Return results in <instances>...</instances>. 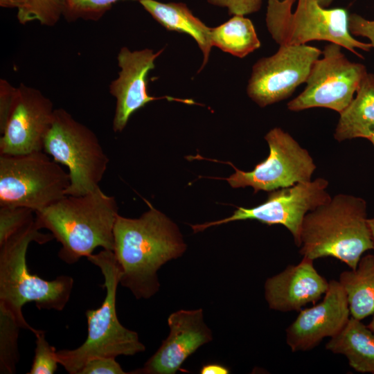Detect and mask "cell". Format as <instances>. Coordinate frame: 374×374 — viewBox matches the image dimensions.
<instances>
[{"instance_id":"obj_1","label":"cell","mask_w":374,"mask_h":374,"mask_svg":"<svg viewBox=\"0 0 374 374\" xmlns=\"http://www.w3.org/2000/svg\"><path fill=\"white\" fill-rule=\"evenodd\" d=\"M138 218L118 215L113 252L121 269L120 284L137 299H149L160 288L157 272L181 256L186 244L178 226L148 203Z\"/></svg>"},{"instance_id":"obj_2","label":"cell","mask_w":374,"mask_h":374,"mask_svg":"<svg viewBox=\"0 0 374 374\" xmlns=\"http://www.w3.org/2000/svg\"><path fill=\"white\" fill-rule=\"evenodd\" d=\"M118 215L114 197L100 187L83 195H65L35 213L39 228L48 230L61 244L59 258L69 265L97 247L113 251Z\"/></svg>"},{"instance_id":"obj_3","label":"cell","mask_w":374,"mask_h":374,"mask_svg":"<svg viewBox=\"0 0 374 374\" xmlns=\"http://www.w3.org/2000/svg\"><path fill=\"white\" fill-rule=\"evenodd\" d=\"M367 204L359 197L338 194L304 217L299 253L313 260L332 257L356 269L363 253L374 249Z\"/></svg>"},{"instance_id":"obj_4","label":"cell","mask_w":374,"mask_h":374,"mask_svg":"<svg viewBox=\"0 0 374 374\" xmlns=\"http://www.w3.org/2000/svg\"><path fill=\"white\" fill-rule=\"evenodd\" d=\"M35 220L0 244V306L10 311L22 329L35 331L26 321L22 307L35 303L39 310L62 311L69 301L73 278L59 276L46 280L30 273L26 253L30 242L44 244L54 238L39 232Z\"/></svg>"},{"instance_id":"obj_5","label":"cell","mask_w":374,"mask_h":374,"mask_svg":"<svg viewBox=\"0 0 374 374\" xmlns=\"http://www.w3.org/2000/svg\"><path fill=\"white\" fill-rule=\"evenodd\" d=\"M87 258L100 268L106 294L98 308L85 312L88 333L84 342L76 348L56 352L59 364L70 374H78L84 364L94 357L132 356L145 350L138 333L123 326L117 317L116 291L121 271L114 253L103 249Z\"/></svg>"},{"instance_id":"obj_6","label":"cell","mask_w":374,"mask_h":374,"mask_svg":"<svg viewBox=\"0 0 374 374\" xmlns=\"http://www.w3.org/2000/svg\"><path fill=\"white\" fill-rule=\"evenodd\" d=\"M346 9H328L317 0H268L265 22L279 46L302 45L319 40L335 43L361 58L355 48L369 51L372 45L354 38Z\"/></svg>"},{"instance_id":"obj_7","label":"cell","mask_w":374,"mask_h":374,"mask_svg":"<svg viewBox=\"0 0 374 374\" xmlns=\"http://www.w3.org/2000/svg\"><path fill=\"white\" fill-rule=\"evenodd\" d=\"M43 151L67 167L66 195H83L98 188L109 163L96 134L62 108L55 109Z\"/></svg>"},{"instance_id":"obj_8","label":"cell","mask_w":374,"mask_h":374,"mask_svg":"<svg viewBox=\"0 0 374 374\" xmlns=\"http://www.w3.org/2000/svg\"><path fill=\"white\" fill-rule=\"evenodd\" d=\"M69 173L44 151L0 154V206H21L35 213L66 195Z\"/></svg>"},{"instance_id":"obj_9","label":"cell","mask_w":374,"mask_h":374,"mask_svg":"<svg viewBox=\"0 0 374 374\" xmlns=\"http://www.w3.org/2000/svg\"><path fill=\"white\" fill-rule=\"evenodd\" d=\"M321 55L314 62L304 90L287 103L289 110L324 107L340 114L353 100L367 73L366 66L350 62L335 43L327 44Z\"/></svg>"},{"instance_id":"obj_10","label":"cell","mask_w":374,"mask_h":374,"mask_svg":"<svg viewBox=\"0 0 374 374\" xmlns=\"http://www.w3.org/2000/svg\"><path fill=\"white\" fill-rule=\"evenodd\" d=\"M328 181L323 178L299 182L292 186L270 191L267 200L252 208L238 207L226 218L191 225L194 233L231 222L254 220L261 223L281 224L292 234L295 244L301 246L302 224L305 215L328 202L331 197L326 189Z\"/></svg>"},{"instance_id":"obj_11","label":"cell","mask_w":374,"mask_h":374,"mask_svg":"<svg viewBox=\"0 0 374 374\" xmlns=\"http://www.w3.org/2000/svg\"><path fill=\"white\" fill-rule=\"evenodd\" d=\"M269 148L268 157L253 170H240L232 163L235 172L224 178L232 188L251 187L254 193L270 192L311 181L316 170L313 159L307 150L280 127L270 130L265 136Z\"/></svg>"},{"instance_id":"obj_12","label":"cell","mask_w":374,"mask_h":374,"mask_svg":"<svg viewBox=\"0 0 374 374\" xmlns=\"http://www.w3.org/2000/svg\"><path fill=\"white\" fill-rule=\"evenodd\" d=\"M322 54L308 44L280 46L276 53L253 66L247 93L261 107L289 98L306 82L314 62Z\"/></svg>"},{"instance_id":"obj_13","label":"cell","mask_w":374,"mask_h":374,"mask_svg":"<svg viewBox=\"0 0 374 374\" xmlns=\"http://www.w3.org/2000/svg\"><path fill=\"white\" fill-rule=\"evenodd\" d=\"M55 109L51 100L39 90L20 84L10 116L1 132L0 154L43 151Z\"/></svg>"},{"instance_id":"obj_14","label":"cell","mask_w":374,"mask_h":374,"mask_svg":"<svg viewBox=\"0 0 374 374\" xmlns=\"http://www.w3.org/2000/svg\"><path fill=\"white\" fill-rule=\"evenodd\" d=\"M169 335L160 347L131 374H175L199 347L213 340L202 308L179 310L168 318Z\"/></svg>"},{"instance_id":"obj_15","label":"cell","mask_w":374,"mask_h":374,"mask_svg":"<svg viewBox=\"0 0 374 374\" xmlns=\"http://www.w3.org/2000/svg\"><path fill=\"white\" fill-rule=\"evenodd\" d=\"M350 314L344 288L339 280H330L323 300L300 310L287 328L286 343L292 352L310 350L324 338L337 335L348 323Z\"/></svg>"},{"instance_id":"obj_16","label":"cell","mask_w":374,"mask_h":374,"mask_svg":"<svg viewBox=\"0 0 374 374\" xmlns=\"http://www.w3.org/2000/svg\"><path fill=\"white\" fill-rule=\"evenodd\" d=\"M164 48L154 52L150 48L130 51L122 47L117 55L121 69L118 76L109 87V93L116 98V105L112 121L114 132H121L131 116L151 101L168 97L149 95L148 75L155 67V60Z\"/></svg>"},{"instance_id":"obj_17","label":"cell","mask_w":374,"mask_h":374,"mask_svg":"<svg viewBox=\"0 0 374 374\" xmlns=\"http://www.w3.org/2000/svg\"><path fill=\"white\" fill-rule=\"evenodd\" d=\"M313 262L303 257L297 265H288L265 280L264 296L271 310L299 311L308 303L314 304L325 294L329 282L317 271Z\"/></svg>"},{"instance_id":"obj_18","label":"cell","mask_w":374,"mask_h":374,"mask_svg":"<svg viewBox=\"0 0 374 374\" xmlns=\"http://www.w3.org/2000/svg\"><path fill=\"white\" fill-rule=\"evenodd\" d=\"M143 8L162 26L170 31L189 35L203 54L199 72L207 64L211 48V28L195 17L184 3H162L156 0H139Z\"/></svg>"},{"instance_id":"obj_19","label":"cell","mask_w":374,"mask_h":374,"mask_svg":"<svg viewBox=\"0 0 374 374\" xmlns=\"http://www.w3.org/2000/svg\"><path fill=\"white\" fill-rule=\"evenodd\" d=\"M325 347L334 354L345 356L357 372L374 374V332L361 320L351 317Z\"/></svg>"},{"instance_id":"obj_20","label":"cell","mask_w":374,"mask_h":374,"mask_svg":"<svg viewBox=\"0 0 374 374\" xmlns=\"http://www.w3.org/2000/svg\"><path fill=\"white\" fill-rule=\"evenodd\" d=\"M334 137L339 141L368 139L374 134V75L363 78L348 106L339 114Z\"/></svg>"},{"instance_id":"obj_21","label":"cell","mask_w":374,"mask_h":374,"mask_svg":"<svg viewBox=\"0 0 374 374\" xmlns=\"http://www.w3.org/2000/svg\"><path fill=\"white\" fill-rule=\"evenodd\" d=\"M339 282L352 317L362 321L374 314V255L362 256L356 269L341 273Z\"/></svg>"},{"instance_id":"obj_22","label":"cell","mask_w":374,"mask_h":374,"mask_svg":"<svg viewBox=\"0 0 374 374\" xmlns=\"http://www.w3.org/2000/svg\"><path fill=\"white\" fill-rule=\"evenodd\" d=\"M211 39L213 46L240 58L260 47L253 23L241 15H233L224 24L211 28Z\"/></svg>"},{"instance_id":"obj_23","label":"cell","mask_w":374,"mask_h":374,"mask_svg":"<svg viewBox=\"0 0 374 374\" xmlns=\"http://www.w3.org/2000/svg\"><path fill=\"white\" fill-rule=\"evenodd\" d=\"M22 328L15 316L0 306V373L12 374L16 372L19 360L18 337Z\"/></svg>"},{"instance_id":"obj_24","label":"cell","mask_w":374,"mask_h":374,"mask_svg":"<svg viewBox=\"0 0 374 374\" xmlns=\"http://www.w3.org/2000/svg\"><path fill=\"white\" fill-rule=\"evenodd\" d=\"M64 0H22L17 17L21 24L37 21L41 25L55 26L62 16Z\"/></svg>"},{"instance_id":"obj_25","label":"cell","mask_w":374,"mask_h":374,"mask_svg":"<svg viewBox=\"0 0 374 374\" xmlns=\"http://www.w3.org/2000/svg\"><path fill=\"white\" fill-rule=\"evenodd\" d=\"M119 1L124 0H64L62 17L69 22L98 21Z\"/></svg>"},{"instance_id":"obj_26","label":"cell","mask_w":374,"mask_h":374,"mask_svg":"<svg viewBox=\"0 0 374 374\" xmlns=\"http://www.w3.org/2000/svg\"><path fill=\"white\" fill-rule=\"evenodd\" d=\"M35 213L26 207L0 206V244L33 222Z\"/></svg>"},{"instance_id":"obj_27","label":"cell","mask_w":374,"mask_h":374,"mask_svg":"<svg viewBox=\"0 0 374 374\" xmlns=\"http://www.w3.org/2000/svg\"><path fill=\"white\" fill-rule=\"evenodd\" d=\"M35 356L28 374H53L59 364L57 350L45 338L43 330L36 329Z\"/></svg>"},{"instance_id":"obj_28","label":"cell","mask_w":374,"mask_h":374,"mask_svg":"<svg viewBox=\"0 0 374 374\" xmlns=\"http://www.w3.org/2000/svg\"><path fill=\"white\" fill-rule=\"evenodd\" d=\"M114 357L98 356L89 359L78 374H126Z\"/></svg>"},{"instance_id":"obj_29","label":"cell","mask_w":374,"mask_h":374,"mask_svg":"<svg viewBox=\"0 0 374 374\" xmlns=\"http://www.w3.org/2000/svg\"><path fill=\"white\" fill-rule=\"evenodd\" d=\"M214 6L225 7L229 15L244 16L258 12L262 0H207Z\"/></svg>"},{"instance_id":"obj_30","label":"cell","mask_w":374,"mask_h":374,"mask_svg":"<svg viewBox=\"0 0 374 374\" xmlns=\"http://www.w3.org/2000/svg\"><path fill=\"white\" fill-rule=\"evenodd\" d=\"M17 87H14L7 80H0V132L10 116L13 105Z\"/></svg>"},{"instance_id":"obj_31","label":"cell","mask_w":374,"mask_h":374,"mask_svg":"<svg viewBox=\"0 0 374 374\" xmlns=\"http://www.w3.org/2000/svg\"><path fill=\"white\" fill-rule=\"evenodd\" d=\"M348 29L352 35L367 37L374 48V20H368L352 13L348 17Z\"/></svg>"},{"instance_id":"obj_32","label":"cell","mask_w":374,"mask_h":374,"mask_svg":"<svg viewBox=\"0 0 374 374\" xmlns=\"http://www.w3.org/2000/svg\"><path fill=\"white\" fill-rule=\"evenodd\" d=\"M230 373L229 368L218 364H208L204 365L200 369V374H228Z\"/></svg>"},{"instance_id":"obj_33","label":"cell","mask_w":374,"mask_h":374,"mask_svg":"<svg viewBox=\"0 0 374 374\" xmlns=\"http://www.w3.org/2000/svg\"><path fill=\"white\" fill-rule=\"evenodd\" d=\"M22 0H0V6L4 8H16L21 6Z\"/></svg>"},{"instance_id":"obj_34","label":"cell","mask_w":374,"mask_h":374,"mask_svg":"<svg viewBox=\"0 0 374 374\" xmlns=\"http://www.w3.org/2000/svg\"><path fill=\"white\" fill-rule=\"evenodd\" d=\"M368 223L371 229L372 238L374 244V217L373 218H368Z\"/></svg>"},{"instance_id":"obj_35","label":"cell","mask_w":374,"mask_h":374,"mask_svg":"<svg viewBox=\"0 0 374 374\" xmlns=\"http://www.w3.org/2000/svg\"><path fill=\"white\" fill-rule=\"evenodd\" d=\"M320 5L323 8H328L334 0H317Z\"/></svg>"},{"instance_id":"obj_36","label":"cell","mask_w":374,"mask_h":374,"mask_svg":"<svg viewBox=\"0 0 374 374\" xmlns=\"http://www.w3.org/2000/svg\"><path fill=\"white\" fill-rule=\"evenodd\" d=\"M368 328L369 329H371L372 331L374 332V314H373V317L371 319V321H370V323L367 325Z\"/></svg>"},{"instance_id":"obj_37","label":"cell","mask_w":374,"mask_h":374,"mask_svg":"<svg viewBox=\"0 0 374 374\" xmlns=\"http://www.w3.org/2000/svg\"><path fill=\"white\" fill-rule=\"evenodd\" d=\"M373 144L374 147V134L368 139Z\"/></svg>"}]
</instances>
